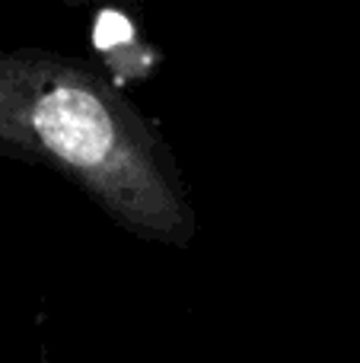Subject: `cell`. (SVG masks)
Segmentation results:
<instances>
[{
    "mask_svg": "<svg viewBox=\"0 0 360 363\" xmlns=\"http://www.w3.org/2000/svg\"><path fill=\"white\" fill-rule=\"evenodd\" d=\"M0 157L77 185L115 226L185 249L198 213L163 131L96 67L48 48H0Z\"/></svg>",
    "mask_w": 360,
    "mask_h": 363,
    "instance_id": "1",
    "label": "cell"
}]
</instances>
